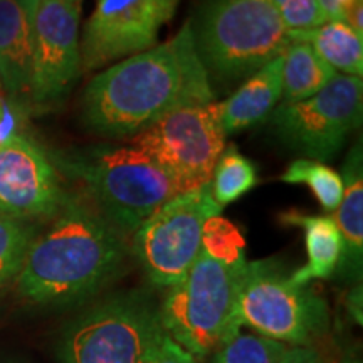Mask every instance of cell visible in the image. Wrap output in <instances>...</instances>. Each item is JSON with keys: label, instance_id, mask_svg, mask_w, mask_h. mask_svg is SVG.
<instances>
[{"label": "cell", "instance_id": "obj_1", "mask_svg": "<svg viewBox=\"0 0 363 363\" xmlns=\"http://www.w3.org/2000/svg\"><path fill=\"white\" fill-rule=\"evenodd\" d=\"M212 101L189 21L172 39L94 76L81 98V120L91 133L126 140L179 108Z\"/></svg>", "mask_w": 363, "mask_h": 363}, {"label": "cell", "instance_id": "obj_2", "mask_svg": "<svg viewBox=\"0 0 363 363\" xmlns=\"http://www.w3.org/2000/svg\"><path fill=\"white\" fill-rule=\"evenodd\" d=\"M125 235L86 199H67L57 219L30 240L17 289L38 305H67L98 293L123 266Z\"/></svg>", "mask_w": 363, "mask_h": 363}, {"label": "cell", "instance_id": "obj_3", "mask_svg": "<svg viewBox=\"0 0 363 363\" xmlns=\"http://www.w3.org/2000/svg\"><path fill=\"white\" fill-rule=\"evenodd\" d=\"M246 264L244 239L235 227L206 229L197 259L158 308L165 333L194 357L224 347L242 328L239 291Z\"/></svg>", "mask_w": 363, "mask_h": 363}, {"label": "cell", "instance_id": "obj_4", "mask_svg": "<svg viewBox=\"0 0 363 363\" xmlns=\"http://www.w3.org/2000/svg\"><path fill=\"white\" fill-rule=\"evenodd\" d=\"M190 27L212 89L246 81L291 44L271 0H206Z\"/></svg>", "mask_w": 363, "mask_h": 363}, {"label": "cell", "instance_id": "obj_5", "mask_svg": "<svg viewBox=\"0 0 363 363\" xmlns=\"http://www.w3.org/2000/svg\"><path fill=\"white\" fill-rule=\"evenodd\" d=\"M54 160L83 184L88 201L125 238L180 194L169 175L131 145H94L61 153Z\"/></svg>", "mask_w": 363, "mask_h": 363}, {"label": "cell", "instance_id": "obj_6", "mask_svg": "<svg viewBox=\"0 0 363 363\" xmlns=\"http://www.w3.org/2000/svg\"><path fill=\"white\" fill-rule=\"evenodd\" d=\"M239 320L261 337L311 348L330 328V310L325 298L294 283L274 261H252L240 284Z\"/></svg>", "mask_w": 363, "mask_h": 363}, {"label": "cell", "instance_id": "obj_7", "mask_svg": "<svg viewBox=\"0 0 363 363\" xmlns=\"http://www.w3.org/2000/svg\"><path fill=\"white\" fill-rule=\"evenodd\" d=\"M165 335L160 311L143 293L104 299L72 323L62 363H145Z\"/></svg>", "mask_w": 363, "mask_h": 363}, {"label": "cell", "instance_id": "obj_8", "mask_svg": "<svg viewBox=\"0 0 363 363\" xmlns=\"http://www.w3.org/2000/svg\"><path fill=\"white\" fill-rule=\"evenodd\" d=\"M222 103L179 108L130 138L131 147L152 158L179 192L211 182L225 148Z\"/></svg>", "mask_w": 363, "mask_h": 363}, {"label": "cell", "instance_id": "obj_9", "mask_svg": "<svg viewBox=\"0 0 363 363\" xmlns=\"http://www.w3.org/2000/svg\"><path fill=\"white\" fill-rule=\"evenodd\" d=\"M220 212L211 182L153 212L133 233V252L148 279L160 288L179 284L201 252L207 220Z\"/></svg>", "mask_w": 363, "mask_h": 363}, {"label": "cell", "instance_id": "obj_10", "mask_svg": "<svg viewBox=\"0 0 363 363\" xmlns=\"http://www.w3.org/2000/svg\"><path fill=\"white\" fill-rule=\"evenodd\" d=\"M362 115V76L337 72L311 98L279 103L267 120L286 147L303 158L325 163L338 155L352 131L360 128Z\"/></svg>", "mask_w": 363, "mask_h": 363}, {"label": "cell", "instance_id": "obj_11", "mask_svg": "<svg viewBox=\"0 0 363 363\" xmlns=\"http://www.w3.org/2000/svg\"><path fill=\"white\" fill-rule=\"evenodd\" d=\"M179 0H96L81 43L83 71L110 66L157 44Z\"/></svg>", "mask_w": 363, "mask_h": 363}, {"label": "cell", "instance_id": "obj_12", "mask_svg": "<svg viewBox=\"0 0 363 363\" xmlns=\"http://www.w3.org/2000/svg\"><path fill=\"white\" fill-rule=\"evenodd\" d=\"M81 2L76 0H34L33 24V101L43 106L67 96L78 81Z\"/></svg>", "mask_w": 363, "mask_h": 363}, {"label": "cell", "instance_id": "obj_13", "mask_svg": "<svg viewBox=\"0 0 363 363\" xmlns=\"http://www.w3.org/2000/svg\"><path fill=\"white\" fill-rule=\"evenodd\" d=\"M67 201L44 150L24 135L0 147V216L16 220L56 216Z\"/></svg>", "mask_w": 363, "mask_h": 363}, {"label": "cell", "instance_id": "obj_14", "mask_svg": "<svg viewBox=\"0 0 363 363\" xmlns=\"http://www.w3.org/2000/svg\"><path fill=\"white\" fill-rule=\"evenodd\" d=\"M33 2L0 0V83L12 98L33 88Z\"/></svg>", "mask_w": 363, "mask_h": 363}, {"label": "cell", "instance_id": "obj_15", "mask_svg": "<svg viewBox=\"0 0 363 363\" xmlns=\"http://www.w3.org/2000/svg\"><path fill=\"white\" fill-rule=\"evenodd\" d=\"M343 197L331 214L342 235L343 252L338 274L345 279L360 281L363 261V147L358 142L345 157L342 167Z\"/></svg>", "mask_w": 363, "mask_h": 363}, {"label": "cell", "instance_id": "obj_16", "mask_svg": "<svg viewBox=\"0 0 363 363\" xmlns=\"http://www.w3.org/2000/svg\"><path fill=\"white\" fill-rule=\"evenodd\" d=\"M283 98V54L244 81L230 98L222 101L225 135L238 133L267 120Z\"/></svg>", "mask_w": 363, "mask_h": 363}, {"label": "cell", "instance_id": "obj_17", "mask_svg": "<svg viewBox=\"0 0 363 363\" xmlns=\"http://www.w3.org/2000/svg\"><path fill=\"white\" fill-rule=\"evenodd\" d=\"M281 220L305 230L308 264L291 274L294 283L308 284L313 279L331 278L343 252L342 235L331 216H303L289 211L281 214Z\"/></svg>", "mask_w": 363, "mask_h": 363}, {"label": "cell", "instance_id": "obj_18", "mask_svg": "<svg viewBox=\"0 0 363 363\" xmlns=\"http://www.w3.org/2000/svg\"><path fill=\"white\" fill-rule=\"evenodd\" d=\"M291 40L310 44L318 56L342 74H363V38L345 22H325L310 30L289 33Z\"/></svg>", "mask_w": 363, "mask_h": 363}, {"label": "cell", "instance_id": "obj_19", "mask_svg": "<svg viewBox=\"0 0 363 363\" xmlns=\"http://www.w3.org/2000/svg\"><path fill=\"white\" fill-rule=\"evenodd\" d=\"M337 71L306 43L291 40L283 52V98L281 103H298L323 89Z\"/></svg>", "mask_w": 363, "mask_h": 363}, {"label": "cell", "instance_id": "obj_20", "mask_svg": "<svg viewBox=\"0 0 363 363\" xmlns=\"http://www.w3.org/2000/svg\"><path fill=\"white\" fill-rule=\"evenodd\" d=\"M315 350L254 333H239L217 350L216 363H301Z\"/></svg>", "mask_w": 363, "mask_h": 363}, {"label": "cell", "instance_id": "obj_21", "mask_svg": "<svg viewBox=\"0 0 363 363\" xmlns=\"http://www.w3.org/2000/svg\"><path fill=\"white\" fill-rule=\"evenodd\" d=\"M259 182L257 169L252 160L239 152L238 147L230 145L224 148L216 163L211 179L212 197L220 207L233 203L252 190Z\"/></svg>", "mask_w": 363, "mask_h": 363}, {"label": "cell", "instance_id": "obj_22", "mask_svg": "<svg viewBox=\"0 0 363 363\" xmlns=\"http://www.w3.org/2000/svg\"><path fill=\"white\" fill-rule=\"evenodd\" d=\"M279 179L284 184L310 187L320 206L330 216L337 211L340 202H342V175L321 162L310 160V158H298V160L289 163L288 169L284 170V174Z\"/></svg>", "mask_w": 363, "mask_h": 363}, {"label": "cell", "instance_id": "obj_23", "mask_svg": "<svg viewBox=\"0 0 363 363\" xmlns=\"http://www.w3.org/2000/svg\"><path fill=\"white\" fill-rule=\"evenodd\" d=\"M33 230L21 220L0 216V286L17 278Z\"/></svg>", "mask_w": 363, "mask_h": 363}, {"label": "cell", "instance_id": "obj_24", "mask_svg": "<svg viewBox=\"0 0 363 363\" xmlns=\"http://www.w3.org/2000/svg\"><path fill=\"white\" fill-rule=\"evenodd\" d=\"M288 33L310 30L325 24L318 0H271Z\"/></svg>", "mask_w": 363, "mask_h": 363}, {"label": "cell", "instance_id": "obj_25", "mask_svg": "<svg viewBox=\"0 0 363 363\" xmlns=\"http://www.w3.org/2000/svg\"><path fill=\"white\" fill-rule=\"evenodd\" d=\"M145 363H195V357L165 333Z\"/></svg>", "mask_w": 363, "mask_h": 363}, {"label": "cell", "instance_id": "obj_26", "mask_svg": "<svg viewBox=\"0 0 363 363\" xmlns=\"http://www.w3.org/2000/svg\"><path fill=\"white\" fill-rule=\"evenodd\" d=\"M22 113L17 110V106L13 103H7L6 110L0 115V147L11 142L12 138L21 135V121H22Z\"/></svg>", "mask_w": 363, "mask_h": 363}, {"label": "cell", "instance_id": "obj_27", "mask_svg": "<svg viewBox=\"0 0 363 363\" xmlns=\"http://www.w3.org/2000/svg\"><path fill=\"white\" fill-rule=\"evenodd\" d=\"M355 0H318V6L323 13L325 22H343L345 12Z\"/></svg>", "mask_w": 363, "mask_h": 363}, {"label": "cell", "instance_id": "obj_28", "mask_svg": "<svg viewBox=\"0 0 363 363\" xmlns=\"http://www.w3.org/2000/svg\"><path fill=\"white\" fill-rule=\"evenodd\" d=\"M343 22L363 38V0H355L345 12Z\"/></svg>", "mask_w": 363, "mask_h": 363}, {"label": "cell", "instance_id": "obj_29", "mask_svg": "<svg viewBox=\"0 0 363 363\" xmlns=\"http://www.w3.org/2000/svg\"><path fill=\"white\" fill-rule=\"evenodd\" d=\"M342 363H362V360H360V357H358L355 352H350V353H347V355L343 357Z\"/></svg>", "mask_w": 363, "mask_h": 363}, {"label": "cell", "instance_id": "obj_30", "mask_svg": "<svg viewBox=\"0 0 363 363\" xmlns=\"http://www.w3.org/2000/svg\"><path fill=\"white\" fill-rule=\"evenodd\" d=\"M301 363H325V362L321 360V357L318 355V352H315V353H313L311 357H308L306 360H305V362H301Z\"/></svg>", "mask_w": 363, "mask_h": 363}, {"label": "cell", "instance_id": "obj_31", "mask_svg": "<svg viewBox=\"0 0 363 363\" xmlns=\"http://www.w3.org/2000/svg\"><path fill=\"white\" fill-rule=\"evenodd\" d=\"M4 93V89H2V83H0V94H2Z\"/></svg>", "mask_w": 363, "mask_h": 363}, {"label": "cell", "instance_id": "obj_32", "mask_svg": "<svg viewBox=\"0 0 363 363\" xmlns=\"http://www.w3.org/2000/svg\"><path fill=\"white\" fill-rule=\"evenodd\" d=\"M76 2H83V0H76Z\"/></svg>", "mask_w": 363, "mask_h": 363}]
</instances>
